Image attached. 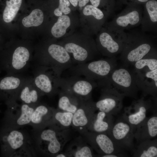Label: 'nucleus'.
Wrapping results in <instances>:
<instances>
[{
	"mask_svg": "<svg viewBox=\"0 0 157 157\" xmlns=\"http://www.w3.org/2000/svg\"><path fill=\"white\" fill-rule=\"evenodd\" d=\"M0 145L2 156L33 157L36 155L31 138L28 133L19 129L1 126Z\"/></svg>",
	"mask_w": 157,
	"mask_h": 157,
	"instance_id": "f257e3e1",
	"label": "nucleus"
},
{
	"mask_svg": "<svg viewBox=\"0 0 157 157\" xmlns=\"http://www.w3.org/2000/svg\"><path fill=\"white\" fill-rule=\"evenodd\" d=\"M127 37L119 59L125 67L133 65L151 51L156 48V38L134 29L126 33Z\"/></svg>",
	"mask_w": 157,
	"mask_h": 157,
	"instance_id": "f03ea898",
	"label": "nucleus"
},
{
	"mask_svg": "<svg viewBox=\"0 0 157 157\" xmlns=\"http://www.w3.org/2000/svg\"><path fill=\"white\" fill-rule=\"evenodd\" d=\"M36 149L46 156L55 157L62 151L71 139L70 129L61 130L50 125L38 130H33Z\"/></svg>",
	"mask_w": 157,
	"mask_h": 157,
	"instance_id": "7ed1b4c3",
	"label": "nucleus"
},
{
	"mask_svg": "<svg viewBox=\"0 0 157 157\" xmlns=\"http://www.w3.org/2000/svg\"><path fill=\"white\" fill-rule=\"evenodd\" d=\"M46 48L37 57L34 65L48 68L57 77L73 65L70 55L61 44L52 43Z\"/></svg>",
	"mask_w": 157,
	"mask_h": 157,
	"instance_id": "20e7f679",
	"label": "nucleus"
},
{
	"mask_svg": "<svg viewBox=\"0 0 157 157\" xmlns=\"http://www.w3.org/2000/svg\"><path fill=\"white\" fill-rule=\"evenodd\" d=\"M117 60L116 57L94 60L73 65L68 70L72 75L84 76L97 83L108 78L117 67Z\"/></svg>",
	"mask_w": 157,
	"mask_h": 157,
	"instance_id": "39448f33",
	"label": "nucleus"
},
{
	"mask_svg": "<svg viewBox=\"0 0 157 157\" xmlns=\"http://www.w3.org/2000/svg\"><path fill=\"white\" fill-rule=\"evenodd\" d=\"M126 37L124 31H112L101 28L96 42L97 50L107 58L116 57L122 51Z\"/></svg>",
	"mask_w": 157,
	"mask_h": 157,
	"instance_id": "423d86ee",
	"label": "nucleus"
},
{
	"mask_svg": "<svg viewBox=\"0 0 157 157\" xmlns=\"http://www.w3.org/2000/svg\"><path fill=\"white\" fill-rule=\"evenodd\" d=\"M56 82L60 90L73 95L81 100L92 98L93 90L98 87L95 81L75 75H72L67 78L56 77Z\"/></svg>",
	"mask_w": 157,
	"mask_h": 157,
	"instance_id": "0eeeda50",
	"label": "nucleus"
},
{
	"mask_svg": "<svg viewBox=\"0 0 157 157\" xmlns=\"http://www.w3.org/2000/svg\"><path fill=\"white\" fill-rule=\"evenodd\" d=\"M108 78L99 85L101 88V95L95 102V106L97 110L115 115L123 108L125 96L112 85Z\"/></svg>",
	"mask_w": 157,
	"mask_h": 157,
	"instance_id": "6e6552de",
	"label": "nucleus"
},
{
	"mask_svg": "<svg viewBox=\"0 0 157 157\" xmlns=\"http://www.w3.org/2000/svg\"><path fill=\"white\" fill-rule=\"evenodd\" d=\"M146 97L142 96L139 99H135L130 106L124 109L122 117L130 125L133 133L137 126L146 118L148 112L157 111V98Z\"/></svg>",
	"mask_w": 157,
	"mask_h": 157,
	"instance_id": "1a4fd4ad",
	"label": "nucleus"
},
{
	"mask_svg": "<svg viewBox=\"0 0 157 157\" xmlns=\"http://www.w3.org/2000/svg\"><path fill=\"white\" fill-rule=\"evenodd\" d=\"M31 58L27 47H17L11 54L0 57V72H5L7 75L22 74L30 67Z\"/></svg>",
	"mask_w": 157,
	"mask_h": 157,
	"instance_id": "9d476101",
	"label": "nucleus"
},
{
	"mask_svg": "<svg viewBox=\"0 0 157 157\" xmlns=\"http://www.w3.org/2000/svg\"><path fill=\"white\" fill-rule=\"evenodd\" d=\"M61 45L70 55L73 65L94 60L100 54L95 42L92 39L85 42L67 41Z\"/></svg>",
	"mask_w": 157,
	"mask_h": 157,
	"instance_id": "9b49d317",
	"label": "nucleus"
},
{
	"mask_svg": "<svg viewBox=\"0 0 157 157\" xmlns=\"http://www.w3.org/2000/svg\"><path fill=\"white\" fill-rule=\"evenodd\" d=\"M142 12V9L137 4H130L108 23L106 28L110 31H119L137 26L141 24Z\"/></svg>",
	"mask_w": 157,
	"mask_h": 157,
	"instance_id": "f8f14e48",
	"label": "nucleus"
},
{
	"mask_svg": "<svg viewBox=\"0 0 157 157\" xmlns=\"http://www.w3.org/2000/svg\"><path fill=\"white\" fill-rule=\"evenodd\" d=\"M112 85L125 97L138 99L139 90L132 71L126 67L115 69L108 77Z\"/></svg>",
	"mask_w": 157,
	"mask_h": 157,
	"instance_id": "ddd939ff",
	"label": "nucleus"
},
{
	"mask_svg": "<svg viewBox=\"0 0 157 157\" xmlns=\"http://www.w3.org/2000/svg\"><path fill=\"white\" fill-rule=\"evenodd\" d=\"M35 106L24 103L7 107L1 126L19 129L29 125Z\"/></svg>",
	"mask_w": 157,
	"mask_h": 157,
	"instance_id": "4468645a",
	"label": "nucleus"
},
{
	"mask_svg": "<svg viewBox=\"0 0 157 157\" xmlns=\"http://www.w3.org/2000/svg\"><path fill=\"white\" fill-rule=\"evenodd\" d=\"M28 77L22 74L7 75L0 77V99L7 107L17 105L20 90Z\"/></svg>",
	"mask_w": 157,
	"mask_h": 157,
	"instance_id": "2eb2a0df",
	"label": "nucleus"
},
{
	"mask_svg": "<svg viewBox=\"0 0 157 157\" xmlns=\"http://www.w3.org/2000/svg\"><path fill=\"white\" fill-rule=\"evenodd\" d=\"M33 82L43 96L53 97L58 94L60 89L56 82L57 77L48 68L34 65L32 69Z\"/></svg>",
	"mask_w": 157,
	"mask_h": 157,
	"instance_id": "dca6fc26",
	"label": "nucleus"
},
{
	"mask_svg": "<svg viewBox=\"0 0 157 157\" xmlns=\"http://www.w3.org/2000/svg\"><path fill=\"white\" fill-rule=\"evenodd\" d=\"M86 142L101 155L126 152L118 147L107 134L97 133L87 130L81 135Z\"/></svg>",
	"mask_w": 157,
	"mask_h": 157,
	"instance_id": "f3484780",
	"label": "nucleus"
},
{
	"mask_svg": "<svg viewBox=\"0 0 157 157\" xmlns=\"http://www.w3.org/2000/svg\"><path fill=\"white\" fill-rule=\"evenodd\" d=\"M107 134L123 149L132 152L134 149L133 131L130 125L122 117L114 123Z\"/></svg>",
	"mask_w": 157,
	"mask_h": 157,
	"instance_id": "a211bd4d",
	"label": "nucleus"
},
{
	"mask_svg": "<svg viewBox=\"0 0 157 157\" xmlns=\"http://www.w3.org/2000/svg\"><path fill=\"white\" fill-rule=\"evenodd\" d=\"M96 110L92 98L82 101L73 114L71 127L81 135L88 130Z\"/></svg>",
	"mask_w": 157,
	"mask_h": 157,
	"instance_id": "6ab92c4d",
	"label": "nucleus"
},
{
	"mask_svg": "<svg viewBox=\"0 0 157 157\" xmlns=\"http://www.w3.org/2000/svg\"><path fill=\"white\" fill-rule=\"evenodd\" d=\"M132 71L136 85L141 91L142 96L150 95L157 98V69L152 70L134 69Z\"/></svg>",
	"mask_w": 157,
	"mask_h": 157,
	"instance_id": "aec40b11",
	"label": "nucleus"
},
{
	"mask_svg": "<svg viewBox=\"0 0 157 157\" xmlns=\"http://www.w3.org/2000/svg\"><path fill=\"white\" fill-rule=\"evenodd\" d=\"M55 108L40 102L36 105L33 112L29 124L33 130L42 129L50 125Z\"/></svg>",
	"mask_w": 157,
	"mask_h": 157,
	"instance_id": "412c9836",
	"label": "nucleus"
},
{
	"mask_svg": "<svg viewBox=\"0 0 157 157\" xmlns=\"http://www.w3.org/2000/svg\"><path fill=\"white\" fill-rule=\"evenodd\" d=\"M134 138L138 142L151 139L157 135V111L147 117L136 127L134 132Z\"/></svg>",
	"mask_w": 157,
	"mask_h": 157,
	"instance_id": "4be33fe9",
	"label": "nucleus"
},
{
	"mask_svg": "<svg viewBox=\"0 0 157 157\" xmlns=\"http://www.w3.org/2000/svg\"><path fill=\"white\" fill-rule=\"evenodd\" d=\"M141 30L143 32H157V1L149 0L143 10Z\"/></svg>",
	"mask_w": 157,
	"mask_h": 157,
	"instance_id": "5701e85b",
	"label": "nucleus"
},
{
	"mask_svg": "<svg viewBox=\"0 0 157 157\" xmlns=\"http://www.w3.org/2000/svg\"><path fill=\"white\" fill-rule=\"evenodd\" d=\"M43 96L34 84L32 77H28L19 92L17 100L22 103L35 106Z\"/></svg>",
	"mask_w": 157,
	"mask_h": 157,
	"instance_id": "b1692460",
	"label": "nucleus"
},
{
	"mask_svg": "<svg viewBox=\"0 0 157 157\" xmlns=\"http://www.w3.org/2000/svg\"><path fill=\"white\" fill-rule=\"evenodd\" d=\"M93 149L81 135L72 140L64 152L68 157H93L97 156Z\"/></svg>",
	"mask_w": 157,
	"mask_h": 157,
	"instance_id": "393cba45",
	"label": "nucleus"
},
{
	"mask_svg": "<svg viewBox=\"0 0 157 157\" xmlns=\"http://www.w3.org/2000/svg\"><path fill=\"white\" fill-rule=\"evenodd\" d=\"M113 115L102 111L95 113L88 130L107 134L114 124Z\"/></svg>",
	"mask_w": 157,
	"mask_h": 157,
	"instance_id": "a878e982",
	"label": "nucleus"
},
{
	"mask_svg": "<svg viewBox=\"0 0 157 157\" xmlns=\"http://www.w3.org/2000/svg\"><path fill=\"white\" fill-rule=\"evenodd\" d=\"M83 13L85 15L91 17L92 28L95 33L101 29L102 26L109 17L106 13L92 5L86 6L83 9Z\"/></svg>",
	"mask_w": 157,
	"mask_h": 157,
	"instance_id": "bb28decb",
	"label": "nucleus"
},
{
	"mask_svg": "<svg viewBox=\"0 0 157 157\" xmlns=\"http://www.w3.org/2000/svg\"><path fill=\"white\" fill-rule=\"evenodd\" d=\"M58 94L59 98L57 108L73 114L76 112L83 101L60 89Z\"/></svg>",
	"mask_w": 157,
	"mask_h": 157,
	"instance_id": "cd10ccee",
	"label": "nucleus"
},
{
	"mask_svg": "<svg viewBox=\"0 0 157 157\" xmlns=\"http://www.w3.org/2000/svg\"><path fill=\"white\" fill-rule=\"evenodd\" d=\"M132 153L134 157H157V140H148L139 142Z\"/></svg>",
	"mask_w": 157,
	"mask_h": 157,
	"instance_id": "c85d7f7f",
	"label": "nucleus"
},
{
	"mask_svg": "<svg viewBox=\"0 0 157 157\" xmlns=\"http://www.w3.org/2000/svg\"><path fill=\"white\" fill-rule=\"evenodd\" d=\"M73 115V114L72 113L55 108L50 125L60 130L69 129L71 127Z\"/></svg>",
	"mask_w": 157,
	"mask_h": 157,
	"instance_id": "c756f323",
	"label": "nucleus"
},
{
	"mask_svg": "<svg viewBox=\"0 0 157 157\" xmlns=\"http://www.w3.org/2000/svg\"><path fill=\"white\" fill-rule=\"evenodd\" d=\"M137 70H152L157 69V51L155 48L133 65Z\"/></svg>",
	"mask_w": 157,
	"mask_h": 157,
	"instance_id": "7c9ffc66",
	"label": "nucleus"
},
{
	"mask_svg": "<svg viewBox=\"0 0 157 157\" xmlns=\"http://www.w3.org/2000/svg\"><path fill=\"white\" fill-rule=\"evenodd\" d=\"M22 0H6L3 19L6 23L11 22L15 18L19 9Z\"/></svg>",
	"mask_w": 157,
	"mask_h": 157,
	"instance_id": "2f4dec72",
	"label": "nucleus"
},
{
	"mask_svg": "<svg viewBox=\"0 0 157 157\" xmlns=\"http://www.w3.org/2000/svg\"><path fill=\"white\" fill-rule=\"evenodd\" d=\"M71 20L67 15H62L59 17L58 20L52 27V34L56 38H59L66 33L67 29L70 26Z\"/></svg>",
	"mask_w": 157,
	"mask_h": 157,
	"instance_id": "473e14b6",
	"label": "nucleus"
},
{
	"mask_svg": "<svg viewBox=\"0 0 157 157\" xmlns=\"http://www.w3.org/2000/svg\"><path fill=\"white\" fill-rule=\"evenodd\" d=\"M43 19V12L40 9L37 8L33 10L28 16L24 18L22 23L26 27L37 26L42 23Z\"/></svg>",
	"mask_w": 157,
	"mask_h": 157,
	"instance_id": "72a5a7b5",
	"label": "nucleus"
},
{
	"mask_svg": "<svg viewBox=\"0 0 157 157\" xmlns=\"http://www.w3.org/2000/svg\"><path fill=\"white\" fill-rule=\"evenodd\" d=\"M70 5L69 0H59L58 6L54 11V15L59 17L62 16L63 13L65 15L69 14L71 11Z\"/></svg>",
	"mask_w": 157,
	"mask_h": 157,
	"instance_id": "f704fd0d",
	"label": "nucleus"
},
{
	"mask_svg": "<svg viewBox=\"0 0 157 157\" xmlns=\"http://www.w3.org/2000/svg\"><path fill=\"white\" fill-rule=\"evenodd\" d=\"M71 4L74 7L78 5L80 7L85 6L89 2V0H69Z\"/></svg>",
	"mask_w": 157,
	"mask_h": 157,
	"instance_id": "c9c22d12",
	"label": "nucleus"
},
{
	"mask_svg": "<svg viewBox=\"0 0 157 157\" xmlns=\"http://www.w3.org/2000/svg\"><path fill=\"white\" fill-rule=\"evenodd\" d=\"M128 155L126 152L119 153L117 154H108L100 156L99 157H127Z\"/></svg>",
	"mask_w": 157,
	"mask_h": 157,
	"instance_id": "e433bc0d",
	"label": "nucleus"
},
{
	"mask_svg": "<svg viewBox=\"0 0 157 157\" xmlns=\"http://www.w3.org/2000/svg\"><path fill=\"white\" fill-rule=\"evenodd\" d=\"M92 5L98 8L100 6L101 0H89Z\"/></svg>",
	"mask_w": 157,
	"mask_h": 157,
	"instance_id": "4c0bfd02",
	"label": "nucleus"
},
{
	"mask_svg": "<svg viewBox=\"0 0 157 157\" xmlns=\"http://www.w3.org/2000/svg\"><path fill=\"white\" fill-rule=\"evenodd\" d=\"M55 157H68V156L67 154L64 151L62 152V151H61L60 152L58 153V154H56L55 156Z\"/></svg>",
	"mask_w": 157,
	"mask_h": 157,
	"instance_id": "58836bf2",
	"label": "nucleus"
},
{
	"mask_svg": "<svg viewBox=\"0 0 157 157\" xmlns=\"http://www.w3.org/2000/svg\"><path fill=\"white\" fill-rule=\"evenodd\" d=\"M135 1H136V2L139 3H144L147 2V1L149 0H134Z\"/></svg>",
	"mask_w": 157,
	"mask_h": 157,
	"instance_id": "ea45409f",
	"label": "nucleus"
},
{
	"mask_svg": "<svg viewBox=\"0 0 157 157\" xmlns=\"http://www.w3.org/2000/svg\"><path fill=\"white\" fill-rule=\"evenodd\" d=\"M1 112V110H0V113Z\"/></svg>",
	"mask_w": 157,
	"mask_h": 157,
	"instance_id": "a19ab883",
	"label": "nucleus"
}]
</instances>
